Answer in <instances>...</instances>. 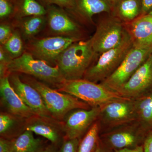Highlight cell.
I'll list each match as a JSON object with an SVG mask.
<instances>
[{
	"instance_id": "cell-38",
	"label": "cell",
	"mask_w": 152,
	"mask_h": 152,
	"mask_svg": "<svg viewBox=\"0 0 152 152\" xmlns=\"http://www.w3.org/2000/svg\"><path fill=\"white\" fill-rule=\"evenodd\" d=\"M149 15H152V11H151V12L149 13L148 14Z\"/></svg>"
},
{
	"instance_id": "cell-28",
	"label": "cell",
	"mask_w": 152,
	"mask_h": 152,
	"mask_svg": "<svg viewBox=\"0 0 152 152\" xmlns=\"http://www.w3.org/2000/svg\"><path fill=\"white\" fill-rule=\"evenodd\" d=\"M44 2L58 6L60 7L72 10L76 7L75 0H42Z\"/></svg>"
},
{
	"instance_id": "cell-29",
	"label": "cell",
	"mask_w": 152,
	"mask_h": 152,
	"mask_svg": "<svg viewBox=\"0 0 152 152\" xmlns=\"http://www.w3.org/2000/svg\"><path fill=\"white\" fill-rule=\"evenodd\" d=\"M12 34L10 26L7 25H1L0 26V42L4 45L10 37Z\"/></svg>"
},
{
	"instance_id": "cell-3",
	"label": "cell",
	"mask_w": 152,
	"mask_h": 152,
	"mask_svg": "<svg viewBox=\"0 0 152 152\" xmlns=\"http://www.w3.org/2000/svg\"><path fill=\"white\" fill-rule=\"evenodd\" d=\"M21 79L34 87L40 94L47 109L54 118L63 121L66 114L76 109H90L88 104L65 93L52 88L44 82L29 76Z\"/></svg>"
},
{
	"instance_id": "cell-18",
	"label": "cell",
	"mask_w": 152,
	"mask_h": 152,
	"mask_svg": "<svg viewBox=\"0 0 152 152\" xmlns=\"http://www.w3.org/2000/svg\"><path fill=\"white\" fill-rule=\"evenodd\" d=\"M26 119L1 111L0 113V137L12 140L26 130Z\"/></svg>"
},
{
	"instance_id": "cell-14",
	"label": "cell",
	"mask_w": 152,
	"mask_h": 152,
	"mask_svg": "<svg viewBox=\"0 0 152 152\" xmlns=\"http://www.w3.org/2000/svg\"><path fill=\"white\" fill-rule=\"evenodd\" d=\"M9 75L0 78V104L2 111L25 118L36 115L13 88L9 80Z\"/></svg>"
},
{
	"instance_id": "cell-30",
	"label": "cell",
	"mask_w": 152,
	"mask_h": 152,
	"mask_svg": "<svg viewBox=\"0 0 152 152\" xmlns=\"http://www.w3.org/2000/svg\"><path fill=\"white\" fill-rule=\"evenodd\" d=\"M12 7L7 0H0V17L1 18H6L10 15Z\"/></svg>"
},
{
	"instance_id": "cell-27",
	"label": "cell",
	"mask_w": 152,
	"mask_h": 152,
	"mask_svg": "<svg viewBox=\"0 0 152 152\" xmlns=\"http://www.w3.org/2000/svg\"><path fill=\"white\" fill-rule=\"evenodd\" d=\"M81 139H64L58 152H77Z\"/></svg>"
},
{
	"instance_id": "cell-23",
	"label": "cell",
	"mask_w": 152,
	"mask_h": 152,
	"mask_svg": "<svg viewBox=\"0 0 152 152\" xmlns=\"http://www.w3.org/2000/svg\"><path fill=\"white\" fill-rule=\"evenodd\" d=\"M141 10V0H120L118 5L120 17L129 21L137 18Z\"/></svg>"
},
{
	"instance_id": "cell-17",
	"label": "cell",
	"mask_w": 152,
	"mask_h": 152,
	"mask_svg": "<svg viewBox=\"0 0 152 152\" xmlns=\"http://www.w3.org/2000/svg\"><path fill=\"white\" fill-rule=\"evenodd\" d=\"M47 14L49 27L54 32L70 36L78 31L75 23L61 9L52 6L47 10Z\"/></svg>"
},
{
	"instance_id": "cell-13",
	"label": "cell",
	"mask_w": 152,
	"mask_h": 152,
	"mask_svg": "<svg viewBox=\"0 0 152 152\" xmlns=\"http://www.w3.org/2000/svg\"><path fill=\"white\" fill-rule=\"evenodd\" d=\"M9 79L17 94L36 115L52 117L40 94L35 88L23 81L16 73L9 74Z\"/></svg>"
},
{
	"instance_id": "cell-24",
	"label": "cell",
	"mask_w": 152,
	"mask_h": 152,
	"mask_svg": "<svg viewBox=\"0 0 152 152\" xmlns=\"http://www.w3.org/2000/svg\"><path fill=\"white\" fill-rule=\"evenodd\" d=\"M19 10L23 16H45L47 14V10L37 0H21Z\"/></svg>"
},
{
	"instance_id": "cell-35",
	"label": "cell",
	"mask_w": 152,
	"mask_h": 152,
	"mask_svg": "<svg viewBox=\"0 0 152 152\" xmlns=\"http://www.w3.org/2000/svg\"><path fill=\"white\" fill-rule=\"evenodd\" d=\"M95 152H113L112 150L110 149L105 145L99 139L97 147Z\"/></svg>"
},
{
	"instance_id": "cell-36",
	"label": "cell",
	"mask_w": 152,
	"mask_h": 152,
	"mask_svg": "<svg viewBox=\"0 0 152 152\" xmlns=\"http://www.w3.org/2000/svg\"><path fill=\"white\" fill-rule=\"evenodd\" d=\"M59 147L50 143L47 145V146L40 152H58Z\"/></svg>"
},
{
	"instance_id": "cell-26",
	"label": "cell",
	"mask_w": 152,
	"mask_h": 152,
	"mask_svg": "<svg viewBox=\"0 0 152 152\" xmlns=\"http://www.w3.org/2000/svg\"><path fill=\"white\" fill-rule=\"evenodd\" d=\"M4 46V50L12 57L13 59L18 58L23 54V42L18 33L14 32L12 34Z\"/></svg>"
},
{
	"instance_id": "cell-11",
	"label": "cell",
	"mask_w": 152,
	"mask_h": 152,
	"mask_svg": "<svg viewBox=\"0 0 152 152\" xmlns=\"http://www.w3.org/2000/svg\"><path fill=\"white\" fill-rule=\"evenodd\" d=\"M99 118L105 124L115 126L137 119L134 99L113 101L100 107Z\"/></svg>"
},
{
	"instance_id": "cell-8",
	"label": "cell",
	"mask_w": 152,
	"mask_h": 152,
	"mask_svg": "<svg viewBox=\"0 0 152 152\" xmlns=\"http://www.w3.org/2000/svg\"><path fill=\"white\" fill-rule=\"evenodd\" d=\"M100 107L76 109L68 113L63 121L64 139H80L97 121Z\"/></svg>"
},
{
	"instance_id": "cell-12",
	"label": "cell",
	"mask_w": 152,
	"mask_h": 152,
	"mask_svg": "<svg viewBox=\"0 0 152 152\" xmlns=\"http://www.w3.org/2000/svg\"><path fill=\"white\" fill-rule=\"evenodd\" d=\"M152 84V53L129 79L117 91L124 97L141 96Z\"/></svg>"
},
{
	"instance_id": "cell-19",
	"label": "cell",
	"mask_w": 152,
	"mask_h": 152,
	"mask_svg": "<svg viewBox=\"0 0 152 152\" xmlns=\"http://www.w3.org/2000/svg\"><path fill=\"white\" fill-rule=\"evenodd\" d=\"M34 133L26 130L12 140V152H40L47 146L43 140L35 137Z\"/></svg>"
},
{
	"instance_id": "cell-37",
	"label": "cell",
	"mask_w": 152,
	"mask_h": 152,
	"mask_svg": "<svg viewBox=\"0 0 152 152\" xmlns=\"http://www.w3.org/2000/svg\"><path fill=\"white\" fill-rule=\"evenodd\" d=\"M107 3H113L115 1V0H104Z\"/></svg>"
},
{
	"instance_id": "cell-1",
	"label": "cell",
	"mask_w": 152,
	"mask_h": 152,
	"mask_svg": "<svg viewBox=\"0 0 152 152\" xmlns=\"http://www.w3.org/2000/svg\"><path fill=\"white\" fill-rule=\"evenodd\" d=\"M56 89L78 98L91 107H102L113 101L130 99L124 97L102 84L84 78L65 80Z\"/></svg>"
},
{
	"instance_id": "cell-5",
	"label": "cell",
	"mask_w": 152,
	"mask_h": 152,
	"mask_svg": "<svg viewBox=\"0 0 152 152\" xmlns=\"http://www.w3.org/2000/svg\"><path fill=\"white\" fill-rule=\"evenodd\" d=\"M133 46L128 33L119 45L101 54L96 64L87 70L83 78L96 83L103 81L116 70Z\"/></svg>"
},
{
	"instance_id": "cell-33",
	"label": "cell",
	"mask_w": 152,
	"mask_h": 152,
	"mask_svg": "<svg viewBox=\"0 0 152 152\" xmlns=\"http://www.w3.org/2000/svg\"><path fill=\"white\" fill-rule=\"evenodd\" d=\"M141 13L146 15L152 11V0H141Z\"/></svg>"
},
{
	"instance_id": "cell-32",
	"label": "cell",
	"mask_w": 152,
	"mask_h": 152,
	"mask_svg": "<svg viewBox=\"0 0 152 152\" xmlns=\"http://www.w3.org/2000/svg\"><path fill=\"white\" fill-rule=\"evenodd\" d=\"M143 146L144 152H152V132L146 136Z\"/></svg>"
},
{
	"instance_id": "cell-15",
	"label": "cell",
	"mask_w": 152,
	"mask_h": 152,
	"mask_svg": "<svg viewBox=\"0 0 152 152\" xmlns=\"http://www.w3.org/2000/svg\"><path fill=\"white\" fill-rule=\"evenodd\" d=\"M146 136L138 129L130 128L107 133L100 137V139L107 148L113 151L132 148L143 145Z\"/></svg>"
},
{
	"instance_id": "cell-22",
	"label": "cell",
	"mask_w": 152,
	"mask_h": 152,
	"mask_svg": "<svg viewBox=\"0 0 152 152\" xmlns=\"http://www.w3.org/2000/svg\"><path fill=\"white\" fill-rule=\"evenodd\" d=\"M134 101L137 119L144 124L152 125V93Z\"/></svg>"
},
{
	"instance_id": "cell-9",
	"label": "cell",
	"mask_w": 152,
	"mask_h": 152,
	"mask_svg": "<svg viewBox=\"0 0 152 152\" xmlns=\"http://www.w3.org/2000/svg\"><path fill=\"white\" fill-rule=\"evenodd\" d=\"M26 130L43 137L58 147H60L64 140L63 121L51 116L35 115L27 118Z\"/></svg>"
},
{
	"instance_id": "cell-31",
	"label": "cell",
	"mask_w": 152,
	"mask_h": 152,
	"mask_svg": "<svg viewBox=\"0 0 152 152\" xmlns=\"http://www.w3.org/2000/svg\"><path fill=\"white\" fill-rule=\"evenodd\" d=\"M0 152H12V140L0 137Z\"/></svg>"
},
{
	"instance_id": "cell-6",
	"label": "cell",
	"mask_w": 152,
	"mask_h": 152,
	"mask_svg": "<svg viewBox=\"0 0 152 152\" xmlns=\"http://www.w3.org/2000/svg\"><path fill=\"white\" fill-rule=\"evenodd\" d=\"M152 53V46L134 45L116 70L101 84L117 92L135 72Z\"/></svg>"
},
{
	"instance_id": "cell-34",
	"label": "cell",
	"mask_w": 152,
	"mask_h": 152,
	"mask_svg": "<svg viewBox=\"0 0 152 152\" xmlns=\"http://www.w3.org/2000/svg\"><path fill=\"white\" fill-rule=\"evenodd\" d=\"M113 152H144L143 145L132 148H125L122 149L113 150Z\"/></svg>"
},
{
	"instance_id": "cell-7",
	"label": "cell",
	"mask_w": 152,
	"mask_h": 152,
	"mask_svg": "<svg viewBox=\"0 0 152 152\" xmlns=\"http://www.w3.org/2000/svg\"><path fill=\"white\" fill-rule=\"evenodd\" d=\"M127 33L117 20L110 19L103 22L90 39L95 53L101 54L119 45Z\"/></svg>"
},
{
	"instance_id": "cell-20",
	"label": "cell",
	"mask_w": 152,
	"mask_h": 152,
	"mask_svg": "<svg viewBox=\"0 0 152 152\" xmlns=\"http://www.w3.org/2000/svg\"><path fill=\"white\" fill-rule=\"evenodd\" d=\"M100 124L98 120L87 131L81 139L77 152H95L100 139Z\"/></svg>"
},
{
	"instance_id": "cell-25",
	"label": "cell",
	"mask_w": 152,
	"mask_h": 152,
	"mask_svg": "<svg viewBox=\"0 0 152 152\" xmlns=\"http://www.w3.org/2000/svg\"><path fill=\"white\" fill-rule=\"evenodd\" d=\"M45 22L44 16H34L26 19L22 25L25 35L30 37L36 35L42 29Z\"/></svg>"
},
{
	"instance_id": "cell-2",
	"label": "cell",
	"mask_w": 152,
	"mask_h": 152,
	"mask_svg": "<svg viewBox=\"0 0 152 152\" xmlns=\"http://www.w3.org/2000/svg\"><path fill=\"white\" fill-rule=\"evenodd\" d=\"M95 54L91 39L77 41L66 49L55 63L65 80L82 79L89 68Z\"/></svg>"
},
{
	"instance_id": "cell-4",
	"label": "cell",
	"mask_w": 152,
	"mask_h": 152,
	"mask_svg": "<svg viewBox=\"0 0 152 152\" xmlns=\"http://www.w3.org/2000/svg\"><path fill=\"white\" fill-rule=\"evenodd\" d=\"M7 72L9 75L19 73L31 76L56 88L65 80L57 66H52L43 60L36 59L30 53H24L12 59L8 64Z\"/></svg>"
},
{
	"instance_id": "cell-10",
	"label": "cell",
	"mask_w": 152,
	"mask_h": 152,
	"mask_svg": "<svg viewBox=\"0 0 152 152\" xmlns=\"http://www.w3.org/2000/svg\"><path fill=\"white\" fill-rule=\"evenodd\" d=\"M78 39L71 36H58L34 41L30 46L32 55L49 64L55 63L57 58Z\"/></svg>"
},
{
	"instance_id": "cell-16",
	"label": "cell",
	"mask_w": 152,
	"mask_h": 152,
	"mask_svg": "<svg viewBox=\"0 0 152 152\" xmlns=\"http://www.w3.org/2000/svg\"><path fill=\"white\" fill-rule=\"evenodd\" d=\"M130 35L134 45L140 47L152 46V15L146 14L136 18L131 23Z\"/></svg>"
},
{
	"instance_id": "cell-21",
	"label": "cell",
	"mask_w": 152,
	"mask_h": 152,
	"mask_svg": "<svg viewBox=\"0 0 152 152\" xmlns=\"http://www.w3.org/2000/svg\"><path fill=\"white\" fill-rule=\"evenodd\" d=\"M75 4L79 10L89 18L96 14L110 10L108 3L104 0H75Z\"/></svg>"
}]
</instances>
